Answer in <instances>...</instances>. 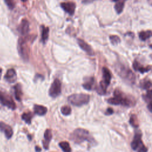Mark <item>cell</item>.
Listing matches in <instances>:
<instances>
[{
  "label": "cell",
  "instance_id": "cell-9",
  "mask_svg": "<svg viewBox=\"0 0 152 152\" xmlns=\"http://www.w3.org/2000/svg\"><path fill=\"white\" fill-rule=\"evenodd\" d=\"M61 92V81L56 79L52 83L49 90V94L53 98H55L58 96Z\"/></svg>",
  "mask_w": 152,
  "mask_h": 152
},
{
  "label": "cell",
  "instance_id": "cell-19",
  "mask_svg": "<svg viewBox=\"0 0 152 152\" xmlns=\"http://www.w3.org/2000/svg\"><path fill=\"white\" fill-rule=\"evenodd\" d=\"M14 95L16 99L18 101H20L21 99V96H22V90H21V86L20 84H17L14 87Z\"/></svg>",
  "mask_w": 152,
  "mask_h": 152
},
{
  "label": "cell",
  "instance_id": "cell-12",
  "mask_svg": "<svg viewBox=\"0 0 152 152\" xmlns=\"http://www.w3.org/2000/svg\"><path fill=\"white\" fill-rule=\"evenodd\" d=\"M4 79L9 83H14L17 80V74L14 69H8L4 75Z\"/></svg>",
  "mask_w": 152,
  "mask_h": 152
},
{
  "label": "cell",
  "instance_id": "cell-31",
  "mask_svg": "<svg viewBox=\"0 0 152 152\" xmlns=\"http://www.w3.org/2000/svg\"><path fill=\"white\" fill-rule=\"evenodd\" d=\"M35 149H36V152H40L41 151V149L39 147H38V146H36L35 147Z\"/></svg>",
  "mask_w": 152,
  "mask_h": 152
},
{
  "label": "cell",
  "instance_id": "cell-13",
  "mask_svg": "<svg viewBox=\"0 0 152 152\" xmlns=\"http://www.w3.org/2000/svg\"><path fill=\"white\" fill-rule=\"evenodd\" d=\"M61 8L65 12L68 13L70 15H73L75 12V9L76 7L75 4L73 2L62 3L61 4Z\"/></svg>",
  "mask_w": 152,
  "mask_h": 152
},
{
  "label": "cell",
  "instance_id": "cell-30",
  "mask_svg": "<svg viewBox=\"0 0 152 152\" xmlns=\"http://www.w3.org/2000/svg\"><path fill=\"white\" fill-rule=\"evenodd\" d=\"M113 113H114V110L112 109V108L110 107L107 110L106 112H105V114L107 115H112Z\"/></svg>",
  "mask_w": 152,
  "mask_h": 152
},
{
  "label": "cell",
  "instance_id": "cell-6",
  "mask_svg": "<svg viewBox=\"0 0 152 152\" xmlns=\"http://www.w3.org/2000/svg\"><path fill=\"white\" fill-rule=\"evenodd\" d=\"M116 70L118 75H120L123 79L127 80L129 83L134 84L136 77L134 74L131 70L123 66H118Z\"/></svg>",
  "mask_w": 152,
  "mask_h": 152
},
{
  "label": "cell",
  "instance_id": "cell-32",
  "mask_svg": "<svg viewBox=\"0 0 152 152\" xmlns=\"http://www.w3.org/2000/svg\"><path fill=\"white\" fill-rule=\"evenodd\" d=\"M2 72H3V70L1 68H0V80H1V76H2Z\"/></svg>",
  "mask_w": 152,
  "mask_h": 152
},
{
  "label": "cell",
  "instance_id": "cell-4",
  "mask_svg": "<svg viewBox=\"0 0 152 152\" xmlns=\"http://www.w3.org/2000/svg\"><path fill=\"white\" fill-rule=\"evenodd\" d=\"M103 80L101 81L99 90H97L98 93L101 94H105L107 86L110 85L111 80V74L110 71L106 67H103L102 69Z\"/></svg>",
  "mask_w": 152,
  "mask_h": 152
},
{
  "label": "cell",
  "instance_id": "cell-5",
  "mask_svg": "<svg viewBox=\"0 0 152 152\" xmlns=\"http://www.w3.org/2000/svg\"><path fill=\"white\" fill-rule=\"evenodd\" d=\"M28 40L27 37L20 38L18 41V51L20 57L25 61L29 60V48L27 45V42Z\"/></svg>",
  "mask_w": 152,
  "mask_h": 152
},
{
  "label": "cell",
  "instance_id": "cell-29",
  "mask_svg": "<svg viewBox=\"0 0 152 152\" xmlns=\"http://www.w3.org/2000/svg\"><path fill=\"white\" fill-rule=\"evenodd\" d=\"M4 1L9 9L13 10L14 8L15 4L13 0H4Z\"/></svg>",
  "mask_w": 152,
  "mask_h": 152
},
{
  "label": "cell",
  "instance_id": "cell-2",
  "mask_svg": "<svg viewBox=\"0 0 152 152\" xmlns=\"http://www.w3.org/2000/svg\"><path fill=\"white\" fill-rule=\"evenodd\" d=\"M70 138L73 142L77 144H80L84 141H87L90 144H94L95 140L90 134L88 130L83 128H77L75 129L71 134Z\"/></svg>",
  "mask_w": 152,
  "mask_h": 152
},
{
  "label": "cell",
  "instance_id": "cell-8",
  "mask_svg": "<svg viewBox=\"0 0 152 152\" xmlns=\"http://www.w3.org/2000/svg\"><path fill=\"white\" fill-rule=\"evenodd\" d=\"M0 103L12 110H15L16 108V105L12 96L3 91H0Z\"/></svg>",
  "mask_w": 152,
  "mask_h": 152
},
{
  "label": "cell",
  "instance_id": "cell-3",
  "mask_svg": "<svg viewBox=\"0 0 152 152\" xmlns=\"http://www.w3.org/2000/svg\"><path fill=\"white\" fill-rule=\"evenodd\" d=\"M68 102L74 106H81L88 103L90 101V96L87 94H73L68 98Z\"/></svg>",
  "mask_w": 152,
  "mask_h": 152
},
{
  "label": "cell",
  "instance_id": "cell-15",
  "mask_svg": "<svg viewBox=\"0 0 152 152\" xmlns=\"http://www.w3.org/2000/svg\"><path fill=\"white\" fill-rule=\"evenodd\" d=\"M52 132L51 131V129H47L44 134V140L43 141V147H44L45 149H48L49 144L52 139Z\"/></svg>",
  "mask_w": 152,
  "mask_h": 152
},
{
  "label": "cell",
  "instance_id": "cell-24",
  "mask_svg": "<svg viewBox=\"0 0 152 152\" xmlns=\"http://www.w3.org/2000/svg\"><path fill=\"white\" fill-rule=\"evenodd\" d=\"M32 114L30 112H27V113H24L22 116H21V118H22L23 120H24L26 123L30 124L31 123V118H32Z\"/></svg>",
  "mask_w": 152,
  "mask_h": 152
},
{
  "label": "cell",
  "instance_id": "cell-26",
  "mask_svg": "<svg viewBox=\"0 0 152 152\" xmlns=\"http://www.w3.org/2000/svg\"><path fill=\"white\" fill-rule=\"evenodd\" d=\"M61 113L64 115H69L71 112V107L68 106H64L63 107H61Z\"/></svg>",
  "mask_w": 152,
  "mask_h": 152
},
{
  "label": "cell",
  "instance_id": "cell-34",
  "mask_svg": "<svg viewBox=\"0 0 152 152\" xmlns=\"http://www.w3.org/2000/svg\"><path fill=\"white\" fill-rule=\"evenodd\" d=\"M118 1H119V0H112V1H114V2H116ZM125 1H126V0H125Z\"/></svg>",
  "mask_w": 152,
  "mask_h": 152
},
{
  "label": "cell",
  "instance_id": "cell-22",
  "mask_svg": "<svg viewBox=\"0 0 152 152\" xmlns=\"http://www.w3.org/2000/svg\"><path fill=\"white\" fill-rule=\"evenodd\" d=\"M151 36V30L142 31L139 34V38L140 40L145 41L146 40L149 39Z\"/></svg>",
  "mask_w": 152,
  "mask_h": 152
},
{
  "label": "cell",
  "instance_id": "cell-27",
  "mask_svg": "<svg viewBox=\"0 0 152 152\" xmlns=\"http://www.w3.org/2000/svg\"><path fill=\"white\" fill-rule=\"evenodd\" d=\"M129 123H130V124L134 127L137 128L138 127V119H137L136 115H131V118H130V119H129Z\"/></svg>",
  "mask_w": 152,
  "mask_h": 152
},
{
  "label": "cell",
  "instance_id": "cell-18",
  "mask_svg": "<svg viewBox=\"0 0 152 152\" xmlns=\"http://www.w3.org/2000/svg\"><path fill=\"white\" fill-rule=\"evenodd\" d=\"M94 84V79L93 77H89L88 79H86L85 80V81L84 84H83V88L88 90H90L93 88V86Z\"/></svg>",
  "mask_w": 152,
  "mask_h": 152
},
{
  "label": "cell",
  "instance_id": "cell-25",
  "mask_svg": "<svg viewBox=\"0 0 152 152\" xmlns=\"http://www.w3.org/2000/svg\"><path fill=\"white\" fill-rule=\"evenodd\" d=\"M140 86H141V88L143 89L150 90L151 87V83L150 80L143 81L142 82H141Z\"/></svg>",
  "mask_w": 152,
  "mask_h": 152
},
{
  "label": "cell",
  "instance_id": "cell-10",
  "mask_svg": "<svg viewBox=\"0 0 152 152\" xmlns=\"http://www.w3.org/2000/svg\"><path fill=\"white\" fill-rule=\"evenodd\" d=\"M0 131L4 133L7 139L12 138L13 134L12 128L4 122H0Z\"/></svg>",
  "mask_w": 152,
  "mask_h": 152
},
{
  "label": "cell",
  "instance_id": "cell-14",
  "mask_svg": "<svg viewBox=\"0 0 152 152\" xmlns=\"http://www.w3.org/2000/svg\"><path fill=\"white\" fill-rule=\"evenodd\" d=\"M19 33L23 36L26 35L29 31V23L26 19H23L21 21L20 25L18 27Z\"/></svg>",
  "mask_w": 152,
  "mask_h": 152
},
{
  "label": "cell",
  "instance_id": "cell-21",
  "mask_svg": "<svg viewBox=\"0 0 152 152\" xmlns=\"http://www.w3.org/2000/svg\"><path fill=\"white\" fill-rule=\"evenodd\" d=\"M42 30V40L43 43H45L49 37V29L48 27H45L44 26H41Z\"/></svg>",
  "mask_w": 152,
  "mask_h": 152
},
{
  "label": "cell",
  "instance_id": "cell-23",
  "mask_svg": "<svg viewBox=\"0 0 152 152\" xmlns=\"http://www.w3.org/2000/svg\"><path fill=\"white\" fill-rule=\"evenodd\" d=\"M59 146L64 152H71V147L67 142H62L60 143Z\"/></svg>",
  "mask_w": 152,
  "mask_h": 152
},
{
  "label": "cell",
  "instance_id": "cell-11",
  "mask_svg": "<svg viewBox=\"0 0 152 152\" xmlns=\"http://www.w3.org/2000/svg\"><path fill=\"white\" fill-rule=\"evenodd\" d=\"M77 43L79 47L81 48V49H82L84 52H86L89 55L93 56L94 55V52L93 49L92 48V47L88 44V43H86L84 40L81 39H78Z\"/></svg>",
  "mask_w": 152,
  "mask_h": 152
},
{
  "label": "cell",
  "instance_id": "cell-20",
  "mask_svg": "<svg viewBox=\"0 0 152 152\" xmlns=\"http://www.w3.org/2000/svg\"><path fill=\"white\" fill-rule=\"evenodd\" d=\"M125 1V0H119V1H118L116 2L114 8H115L116 12L118 14H121L123 12V9L124 8V2Z\"/></svg>",
  "mask_w": 152,
  "mask_h": 152
},
{
  "label": "cell",
  "instance_id": "cell-28",
  "mask_svg": "<svg viewBox=\"0 0 152 152\" xmlns=\"http://www.w3.org/2000/svg\"><path fill=\"white\" fill-rule=\"evenodd\" d=\"M110 39L111 40V42L112 43V44L114 45H116L118 43H120L121 39L116 35H112L110 37Z\"/></svg>",
  "mask_w": 152,
  "mask_h": 152
},
{
  "label": "cell",
  "instance_id": "cell-7",
  "mask_svg": "<svg viewBox=\"0 0 152 152\" xmlns=\"http://www.w3.org/2000/svg\"><path fill=\"white\" fill-rule=\"evenodd\" d=\"M131 148L137 152H147V149L144 146L142 140V133L137 132L131 144Z\"/></svg>",
  "mask_w": 152,
  "mask_h": 152
},
{
  "label": "cell",
  "instance_id": "cell-33",
  "mask_svg": "<svg viewBox=\"0 0 152 152\" xmlns=\"http://www.w3.org/2000/svg\"><path fill=\"white\" fill-rule=\"evenodd\" d=\"M21 1H22V2H24V3H25V2H26V1H27V0H21Z\"/></svg>",
  "mask_w": 152,
  "mask_h": 152
},
{
  "label": "cell",
  "instance_id": "cell-1",
  "mask_svg": "<svg viewBox=\"0 0 152 152\" xmlns=\"http://www.w3.org/2000/svg\"><path fill=\"white\" fill-rule=\"evenodd\" d=\"M114 97L107 100V102L114 105H121L125 106H133L135 105L136 101L132 97H129L119 89H116L114 92Z\"/></svg>",
  "mask_w": 152,
  "mask_h": 152
},
{
  "label": "cell",
  "instance_id": "cell-16",
  "mask_svg": "<svg viewBox=\"0 0 152 152\" xmlns=\"http://www.w3.org/2000/svg\"><path fill=\"white\" fill-rule=\"evenodd\" d=\"M133 68H134V70L136 71H138L141 73H144L146 72H148L149 71H150L151 70V66H147L146 67H144L137 61H134V62L133 63Z\"/></svg>",
  "mask_w": 152,
  "mask_h": 152
},
{
  "label": "cell",
  "instance_id": "cell-17",
  "mask_svg": "<svg viewBox=\"0 0 152 152\" xmlns=\"http://www.w3.org/2000/svg\"><path fill=\"white\" fill-rule=\"evenodd\" d=\"M34 111L36 114L39 116H43L47 114L48 110L45 106L35 105L34 106Z\"/></svg>",
  "mask_w": 152,
  "mask_h": 152
}]
</instances>
